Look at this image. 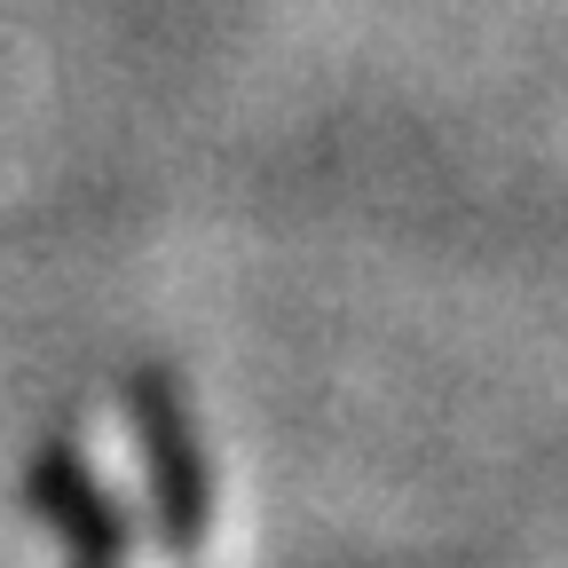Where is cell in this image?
<instances>
[{
	"mask_svg": "<svg viewBox=\"0 0 568 568\" xmlns=\"http://www.w3.org/2000/svg\"><path fill=\"white\" fill-rule=\"evenodd\" d=\"M40 497L71 529L80 568H213L222 489L197 435H182L151 387H111L71 410L40 466Z\"/></svg>",
	"mask_w": 568,
	"mask_h": 568,
	"instance_id": "cell-1",
	"label": "cell"
}]
</instances>
